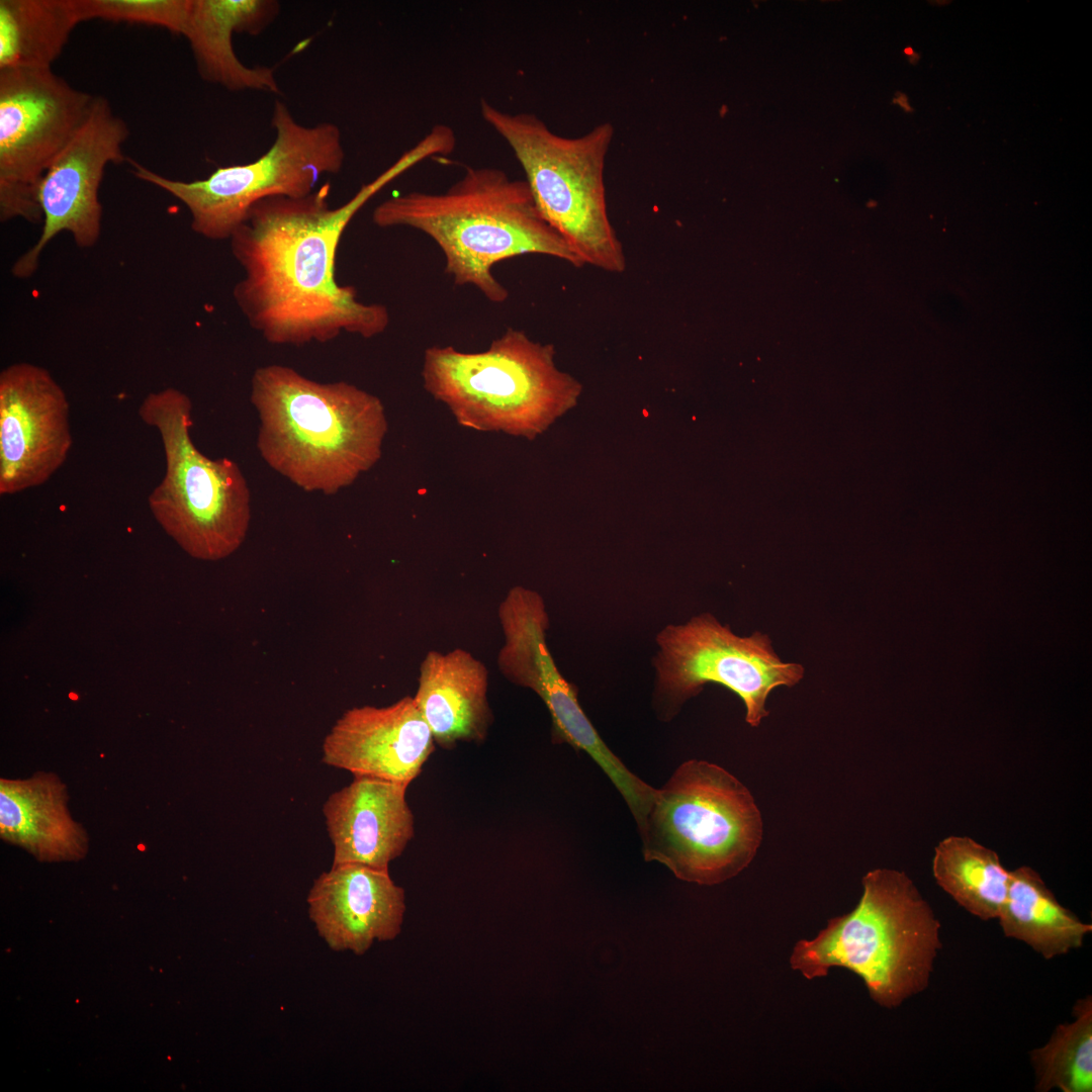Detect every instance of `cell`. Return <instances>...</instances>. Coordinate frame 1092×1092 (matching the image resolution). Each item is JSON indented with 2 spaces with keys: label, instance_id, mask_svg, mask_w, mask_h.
Wrapping results in <instances>:
<instances>
[{
  "label": "cell",
  "instance_id": "1",
  "mask_svg": "<svg viewBox=\"0 0 1092 1092\" xmlns=\"http://www.w3.org/2000/svg\"><path fill=\"white\" fill-rule=\"evenodd\" d=\"M403 172L394 162L336 208L329 183L303 197L272 196L251 207L230 242L243 270L233 295L253 330L268 343L299 346L342 333L369 339L387 329L385 305L362 302L353 286L337 282L336 257L356 212Z\"/></svg>",
  "mask_w": 1092,
  "mask_h": 1092
},
{
  "label": "cell",
  "instance_id": "2",
  "mask_svg": "<svg viewBox=\"0 0 1092 1092\" xmlns=\"http://www.w3.org/2000/svg\"><path fill=\"white\" fill-rule=\"evenodd\" d=\"M379 228L404 226L430 237L456 285H471L502 303L508 289L493 267L507 259L541 254L582 267L579 258L539 212L525 180L491 167H465L446 191L391 196L372 212Z\"/></svg>",
  "mask_w": 1092,
  "mask_h": 1092
},
{
  "label": "cell",
  "instance_id": "3",
  "mask_svg": "<svg viewBox=\"0 0 1092 1092\" xmlns=\"http://www.w3.org/2000/svg\"><path fill=\"white\" fill-rule=\"evenodd\" d=\"M251 402L261 457L305 491L335 494L381 458L388 429L383 403L354 384L321 383L271 364L255 370Z\"/></svg>",
  "mask_w": 1092,
  "mask_h": 1092
},
{
  "label": "cell",
  "instance_id": "4",
  "mask_svg": "<svg viewBox=\"0 0 1092 1092\" xmlns=\"http://www.w3.org/2000/svg\"><path fill=\"white\" fill-rule=\"evenodd\" d=\"M861 884L857 905L831 918L814 938L798 941L790 965L808 980L846 969L877 1004L896 1008L928 987L942 947L940 922L902 871L878 868Z\"/></svg>",
  "mask_w": 1092,
  "mask_h": 1092
},
{
  "label": "cell",
  "instance_id": "5",
  "mask_svg": "<svg viewBox=\"0 0 1092 1092\" xmlns=\"http://www.w3.org/2000/svg\"><path fill=\"white\" fill-rule=\"evenodd\" d=\"M552 344L508 328L481 352L432 346L424 354L425 389L459 425L534 440L574 407L581 383L557 368Z\"/></svg>",
  "mask_w": 1092,
  "mask_h": 1092
},
{
  "label": "cell",
  "instance_id": "6",
  "mask_svg": "<svg viewBox=\"0 0 1092 1092\" xmlns=\"http://www.w3.org/2000/svg\"><path fill=\"white\" fill-rule=\"evenodd\" d=\"M646 861L682 881L717 885L742 872L762 840L760 811L749 790L718 764L681 763L636 821Z\"/></svg>",
  "mask_w": 1092,
  "mask_h": 1092
},
{
  "label": "cell",
  "instance_id": "7",
  "mask_svg": "<svg viewBox=\"0 0 1092 1092\" xmlns=\"http://www.w3.org/2000/svg\"><path fill=\"white\" fill-rule=\"evenodd\" d=\"M480 113L514 153L542 217L583 266L624 272L626 257L609 218L604 181L614 126L603 122L566 138L533 113L506 112L485 99Z\"/></svg>",
  "mask_w": 1092,
  "mask_h": 1092
},
{
  "label": "cell",
  "instance_id": "8",
  "mask_svg": "<svg viewBox=\"0 0 1092 1092\" xmlns=\"http://www.w3.org/2000/svg\"><path fill=\"white\" fill-rule=\"evenodd\" d=\"M138 413L159 433L165 454V474L148 497L154 518L193 558L216 561L232 555L251 520L250 490L241 468L196 448L190 434L192 401L181 390L150 392Z\"/></svg>",
  "mask_w": 1092,
  "mask_h": 1092
},
{
  "label": "cell",
  "instance_id": "9",
  "mask_svg": "<svg viewBox=\"0 0 1092 1092\" xmlns=\"http://www.w3.org/2000/svg\"><path fill=\"white\" fill-rule=\"evenodd\" d=\"M271 122L275 140L254 162L219 167L205 179L180 181L129 160L132 174L180 200L196 234L213 241L230 240L257 202L272 196H306L322 176L343 168L345 150L335 123L303 125L279 100Z\"/></svg>",
  "mask_w": 1092,
  "mask_h": 1092
},
{
  "label": "cell",
  "instance_id": "10",
  "mask_svg": "<svg viewBox=\"0 0 1092 1092\" xmlns=\"http://www.w3.org/2000/svg\"><path fill=\"white\" fill-rule=\"evenodd\" d=\"M655 642L654 702L664 721L672 719L705 685L714 682L742 700L746 723L757 727L768 715L769 694L781 686L793 687L804 676L801 664L781 660L767 635L756 631L738 636L708 613L665 626Z\"/></svg>",
  "mask_w": 1092,
  "mask_h": 1092
},
{
  "label": "cell",
  "instance_id": "11",
  "mask_svg": "<svg viewBox=\"0 0 1092 1092\" xmlns=\"http://www.w3.org/2000/svg\"><path fill=\"white\" fill-rule=\"evenodd\" d=\"M94 96L52 69L0 70V218L42 222L40 182Z\"/></svg>",
  "mask_w": 1092,
  "mask_h": 1092
},
{
  "label": "cell",
  "instance_id": "12",
  "mask_svg": "<svg viewBox=\"0 0 1092 1092\" xmlns=\"http://www.w3.org/2000/svg\"><path fill=\"white\" fill-rule=\"evenodd\" d=\"M505 642L499 671L511 682L536 693L552 721V738L584 751L609 777L633 815L643 811L654 788L629 770L610 750L582 710L577 689L559 671L546 641L549 616L539 593L521 585L509 589L498 606Z\"/></svg>",
  "mask_w": 1092,
  "mask_h": 1092
},
{
  "label": "cell",
  "instance_id": "13",
  "mask_svg": "<svg viewBox=\"0 0 1092 1092\" xmlns=\"http://www.w3.org/2000/svg\"><path fill=\"white\" fill-rule=\"evenodd\" d=\"M128 134L126 123L113 112L109 101L94 96L86 117L40 182L41 234L14 262L13 276H32L41 252L62 232L70 233L79 248H91L97 243L102 222L99 187L106 166L126 160L122 146Z\"/></svg>",
  "mask_w": 1092,
  "mask_h": 1092
},
{
  "label": "cell",
  "instance_id": "14",
  "mask_svg": "<svg viewBox=\"0 0 1092 1092\" xmlns=\"http://www.w3.org/2000/svg\"><path fill=\"white\" fill-rule=\"evenodd\" d=\"M73 445L70 403L41 366L17 362L0 373V494L46 483Z\"/></svg>",
  "mask_w": 1092,
  "mask_h": 1092
},
{
  "label": "cell",
  "instance_id": "15",
  "mask_svg": "<svg viewBox=\"0 0 1092 1092\" xmlns=\"http://www.w3.org/2000/svg\"><path fill=\"white\" fill-rule=\"evenodd\" d=\"M433 734L414 697L385 706L347 710L323 742L322 760L354 778L408 787L435 749Z\"/></svg>",
  "mask_w": 1092,
  "mask_h": 1092
},
{
  "label": "cell",
  "instance_id": "16",
  "mask_svg": "<svg viewBox=\"0 0 1092 1092\" xmlns=\"http://www.w3.org/2000/svg\"><path fill=\"white\" fill-rule=\"evenodd\" d=\"M308 915L335 951L364 954L374 941L394 939L405 912L404 890L388 870L358 863L332 864L308 892Z\"/></svg>",
  "mask_w": 1092,
  "mask_h": 1092
},
{
  "label": "cell",
  "instance_id": "17",
  "mask_svg": "<svg viewBox=\"0 0 1092 1092\" xmlns=\"http://www.w3.org/2000/svg\"><path fill=\"white\" fill-rule=\"evenodd\" d=\"M407 787L354 778L331 794L323 814L333 844V864L358 863L388 870L415 835Z\"/></svg>",
  "mask_w": 1092,
  "mask_h": 1092
},
{
  "label": "cell",
  "instance_id": "18",
  "mask_svg": "<svg viewBox=\"0 0 1092 1092\" xmlns=\"http://www.w3.org/2000/svg\"><path fill=\"white\" fill-rule=\"evenodd\" d=\"M487 687L486 666L467 650L426 654L414 699L438 746L485 739L492 722Z\"/></svg>",
  "mask_w": 1092,
  "mask_h": 1092
},
{
  "label": "cell",
  "instance_id": "19",
  "mask_svg": "<svg viewBox=\"0 0 1092 1092\" xmlns=\"http://www.w3.org/2000/svg\"><path fill=\"white\" fill-rule=\"evenodd\" d=\"M278 7L267 0H191L182 35L189 42L200 76L232 91L279 93L274 70L244 65L232 42L234 32H261Z\"/></svg>",
  "mask_w": 1092,
  "mask_h": 1092
},
{
  "label": "cell",
  "instance_id": "20",
  "mask_svg": "<svg viewBox=\"0 0 1092 1092\" xmlns=\"http://www.w3.org/2000/svg\"><path fill=\"white\" fill-rule=\"evenodd\" d=\"M66 785L53 772L0 780V836L44 861L78 860L88 850L85 828L69 811Z\"/></svg>",
  "mask_w": 1092,
  "mask_h": 1092
},
{
  "label": "cell",
  "instance_id": "21",
  "mask_svg": "<svg viewBox=\"0 0 1092 1092\" xmlns=\"http://www.w3.org/2000/svg\"><path fill=\"white\" fill-rule=\"evenodd\" d=\"M998 921L1006 937L1026 943L1045 960L1083 945L1092 925L1060 904L1040 875L1030 867L1010 871Z\"/></svg>",
  "mask_w": 1092,
  "mask_h": 1092
},
{
  "label": "cell",
  "instance_id": "22",
  "mask_svg": "<svg viewBox=\"0 0 1092 1092\" xmlns=\"http://www.w3.org/2000/svg\"><path fill=\"white\" fill-rule=\"evenodd\" d=\"M79 23L74 0H0V70L52 69Z\"/></svg>",
  "mask_w": 1092,
  "mask_h": 1092
},
{
  "label": "cell",
  "instance_id": "23",
  "mask_svg": "<svg viewBox=\"0 0 1092 1092\" xmlns=\"http://www.w3.org/2000/svg\"><path fill=\"white\" fill-rule=\"evenodd\" d=\"M932 875L961 907L981 920L997 919L1010 871L997 852L969 836L949 835L934 848Z\"/></svg>",
  "mask_w": 1092,
  "mask_h": 1092
},
{
  "label": "cell",
  "instance_id": "24",
  "mask_svg": "<svg viewBox=\"0 0 1092 1092\" xmlns=\"http://www.w3.org/2000/svg\"><path fill=\"white\" fill-rule=\"evenodd\" d=\"M1074 1020L1059 1024L1050 1039L1029 1053L1037 1092L1092 1091V998L1078 999Z\"/></svg>",
  "mask_w": 1092,
  "mask_h": 1092
},
{
  "label": "cell",
  "instance_id": "25",
  "mask_svg": "<svg viewBox=\"0 0 1092 1092\" xmlns=\"http://www.w3.org/2000/svg\"><path fill=\"white\" fill-rule=\"evenodd\" d=\"M80 22L101 19L160 26L183 34L191 0H74Z\"/></svg>",
  "mask_w": 1092,
  "mask_h": 1092
},
{
  "label": "cell",
  "instance_id": "26",
  "mask_svg": "<svg viewBox=\"0 0 1092 1092\" xmlns=\"http://www.w3.org/2000/svg\"><path fill=\"white\" fill-rule=\"evenodd\" d=\"M893 103H898L906 111H912V108L908 104L907 96L905 94L901 93V92H897L896 97L893 100Z\"/></svg>",
  "mask_w": 1092,
  "mask_h": 1092
}]
</instances>
